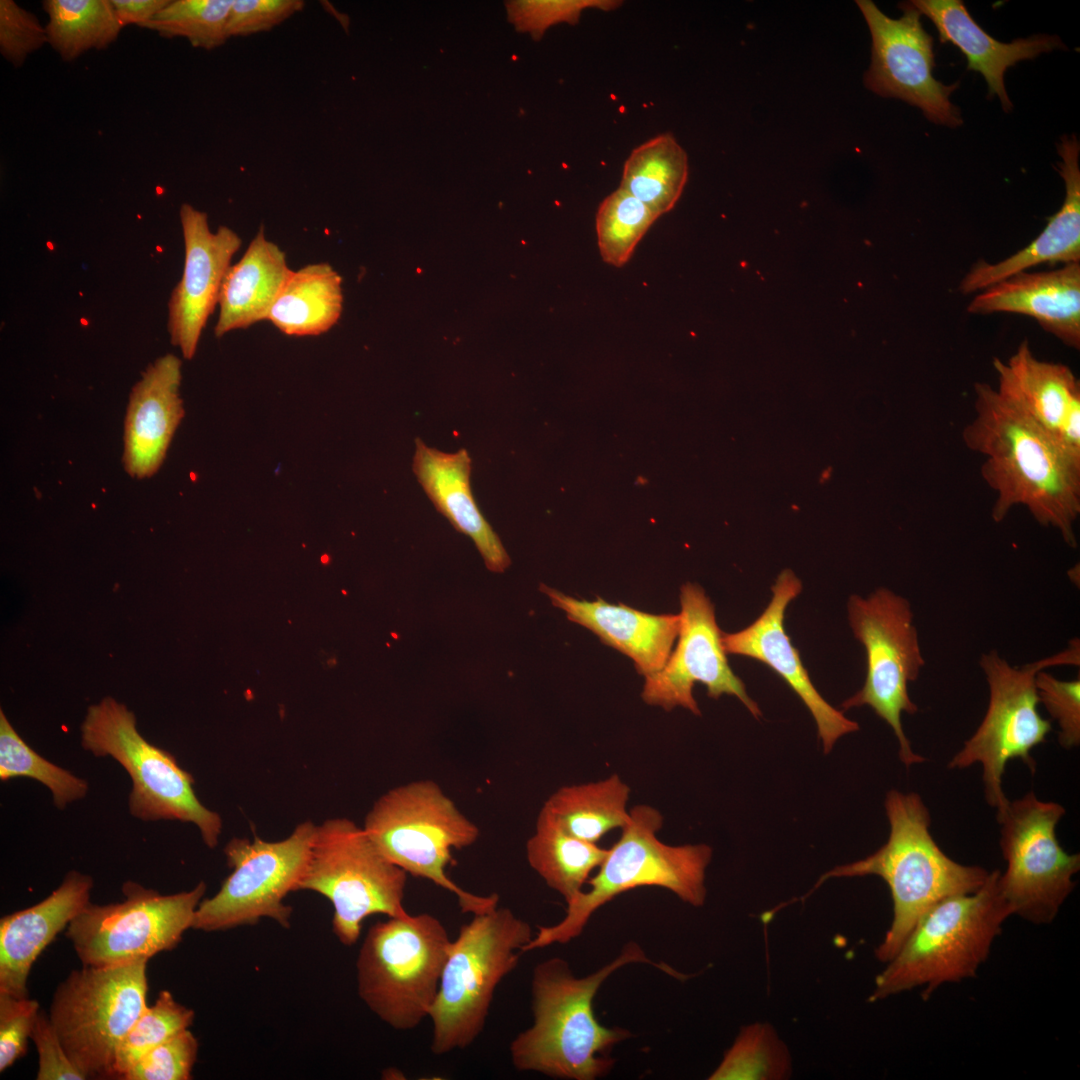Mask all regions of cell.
Listing matches in <instances>:
<instances>
[{
  "label": "cell",
  "mask_w": 1080,
  "mask_h": 1080,
  "mask_svg": "<svg viewBox=\"0 0 1080 1080\" xmlns=\"http://www.w3.org/2000/svg\"><path fill=\"white\" fill-rule=\"evenodd\" d=\"M617 0H517L506 3L508 19L521 32L539 39L551 25L566 22L575 25L585 9L614 10Z\"/></svg>",
  "instance_id": "40"
},
{
  "label": "cell",
  "mask_w": 1080,
  "mask_h": 1080,
  "mask_svg": "<svg viewBox=\"0 0 1080 1080\" xmlns=\"http://www.w3.org/2000/svg\"><path fill=\"white\" fill-rule=\"evenodd\" d=\"M291 272L285 252L266 238L261 226L225 275L214 328L216 337L266 320Z\"/></svg>",
  "instance_id": "29"
},
{
  "label": "cell",
  "mask_w": 1080,
  "mask_h": 1080,
  "mask_svg": "<svg viewBox=\"0 0 1080 1080\" xmlns=\"http://www.w3.org/2000/svg\"><path fill=\"white\" fill-rule=\"evenodd\" d=\"M81 743L94 756H110L127 771L132 781L129 810L135 818L190 822L209 848L217 845L221 817L202 805L193 790V777L174 756L141 736L125 705L106 697L90 706L81 726Z\"/></svg>",
  "instance_id": "11"
},
{
  "label": "cell",
  "mask_w": 1080,
  "mask_h": 1080,
  "mask_svg": "<svg viewBox=\"0 0 1080 1080\" xmlns=\"http://www.w3.org/2000/svg\"><path fill=\"white\" fill-rule=\"evenodd\" d=\"M170 0H111L123 27L136 24L142 27L158 14Z\"/></svg>",
  "instance_id": "47"
},
{
  "label": "cell",
  "mask_w": 1080,
  "mask_h": 1080,
  "mask_svg": "<svg viewBox=\"0 0 1080 1080\" xmlns=\"http://www.w3.org/2000/svg\"><path fill=\"white\" fill-rule=\"evenodd\" d=\"M680 606L677 645L664 667L645 677L641 693L644 702L666 711L683 707L700 715L692 693L694 684L699 682L706 686L710 698L735 696L755 718L761 717L757 703L728 664L723 631L717 625L714 605L703 588L694 583L683 584Z\"/></svg>",
  "instance_id": "17"
},
{
  "label": "cell",
  "mask_w": 1080,
  "mask_h": 1080,
  "mask_svg": "<svg viewBox=\"0 0 1080 1080\" xmlns=\"http://www.w3.org/2000/svg\"><path fill=\"white\" fill-rule=\"evenodd\" d=\"M979 663L989 686L987 711L948 767L963 769L980 763L986 801L999 814L1009 802L1002 789L1006 764L1020 759L1034 773L1036 763L1031 750L1043 743L1051 731L1050 721L1038 711L1036 674L1055 665H1079V640L1070 641L1058 654L1021 667L1011 666L995 650L983 654Z\"/></svg>",
  "instance_id": "9"
},
{
  "label": "cell",
  "mask_w": 1080,
  "mask_h": 1080,
  "mask_svg": "<svg viewBox=\"0 0 1080 1080\" xmlns=\"http://www.w3.org/2000/svg\"><path fill=\"white\" fill-rule=\"evenodd\" d=\"M146 968L147 961L83 966L57 986L49 1018L87 1079L115 1078L118 1046L147 1006Z\"/></svg>",
  "instance_id": "12"
},
{
  "label": "cell",
  "mask_w": 1080,
  "mask_h": 1080,
  "mask_svg": "<svg viewBox=\"0 0 1080 1080\" xmlns=\"http://www.w3.org/2000/svg\"><path fill=\"white\" fill-rule=\"evenodd\" d=\"M343 310L342 278L328 263L292 270L267 321L288 336H317L330 330Z\"/></svg>",
  "instance_id": "30"
},
{
  "label": "cell",
  "mask_w": 1080,
  "mask_h": 1080,
  "mask_svg": "<svg viewBox=\"0 0 1080 1080\" xmlns=\"http://www.w3.org/2000/svg\"><path fill=\"white\" fill-rule=\"evenodd\" d=\"M363 828L392 863L454 894L462 912L476 915L498 907L497 894H472L446 874L453 862L451 850L472 845L479 829L435 782L415 781L382 795Z\"/></svg>",
  "instance_id": "7"
},
{
  "label": "cell",
  "mask_w": 1080,
  "mask_h": 1080,
  "mask_svg": "<svg viewBox=\"0 0 1080 1080\" xmlns=\"http://www.w3.org/2000/svg\"><path fill=\"white\" fill-rule=\"evenodd\" d=\"M181 360L166 354L149 364L133 386L124 422L123 465L134 478L153 476L162 465L184 416Z\"/></svg>",
  "instance_id": "22"
},
{
  "label": "cell",
  "mask_w": 1080,
  "mask_h": 1080,
  "mask_svg": "<svg viewBox=\"0 0 1080 1080\" xmlns=\"http://www.w3.org/2000/svg\"><path fill=\"white\" fill-rule=\"evenodd\" d=\"M321 561H322L323 564H327L329 562L328 556L327 555L323 556Z\"/></svg>",
  "instance_id": "48"
},
{
  "label": "cell",
  "mask_w": 1080,
  "mask_h": 1080,
  "mask_svg": "<svg viewBox=\"0 0 1080 1080\" xmlns=\"http://www.w3.org/2000/svg\"><path fill=\"white\" fill-rule=\"evenodd\" d=\"M233 3V0H170L141 28L165 38H185L193 47L211 50L229 39L226 26Z\"/></svg>",
  "instance_id": "38"
},
{
  "label": "cell",
  "mask_w": 1080,
  "mask_h": 1080,
  "mask_svg": "<svg viewBox=\"0 0 1080 1080\" xmlns=\"http://www.w3.org/2000/svg\"><path fill=\"white\" fill-rule=\"evenodd\" d=\"M688 177V156L670 133L649 139L626 159L620 187L658 216L680 198Z\"/></svg>",
  "instance_id": "33"
},
{
  "label": "cell",
  "mask_w": 1080,
  "mask_h": 1080,
  "mask_svg": "<svg viewBox=\"0 0 1080 1080\" xmlns=\"http://www.w3.org/2000/svg\"><path fill=\"white\" fill-rule=\"evenodd\" d=\"M909 3L934 23L942 43H952L965 55L968 70L983 75L989 93L998 96L1005 111L1013 107L1004 84L1008 67L1063 46L1059 37L1050 35L999 42L975 22L960 0H913Z\"/></svg>",
  "instance_id": "28"
},
{
  "label": "cell",
  "mask_w": 1080,
  "mask_h": 1080,
  "mask_svg": "<svg viewBox=\"0 0 1080 1080\" xmlns=\"http://www.w3.org/2000/svg\"><path fill=\"white\" fill-rule=\"evenodd\" d=\"M802 588L794 572L784 569L772 585V598L761 615L738 632H723L722 643L727 654L758 660L788 684L812 714L823 751L827 754L840 737L858 731L859 725L832 707L817 691L799 651L785 632L786 609Z\"/></svg>",
  "instance_id": "20"
},
{
  "label": "cell",
  "mask_w": 1080,
  "mask_h": 1080,
  "mask_svg": "<svg viewBox=\"0 0 1080 1080\" xmlns=\"http://www.w3.org/2000/svg\"><path fill=\"white\" fill-rule=\"evenodd\" d=\"M412 468L437 511L458 532L472 539L487 569L504 572L511 560L474 499L470 484L472 460L467 450L446 453L416 438Z\"/></svg>",
  "instance_id": "26"
},
{
  "label": "cell",
  "mask_w": 1080,
  "mask_h": 1080,
  "mask_svg": "<svg viewBox=\"0 0 1080 1080\" xmlns=\"http://www.w3.org/2000/svg\"><path fill=\"white\" fill-rule=\"evenodd\" d=\"M999 875V870L989 872L977 891L945 898L929 909L876 976L869 1001L913 988H922L926 1000L945 983L974 977L1012 915L1000 892Z\"/></svg>",
  "instance_id": "4"
},
{
  "label": "cell",
  "mask_w": 1080,
  "mask_h": 1080,
  "mask_svg": "<svg viewBox=\"0 0 1080 1080\" xmlns=\"http://www.w3.org/2000/svg\"><path fill=\"white\" fill-rule=\"evenodd\" d=\"M39 1011L34 999L0 992V1072L25 1055Z\"/></svg>",
  "instance_id": "44"
},
{
  "label": "cell",
  "mask_w": 1080,
  "mask_h": 1080,
  "mask_svg": "<svg viewBox=\"0 0 1080 1080\" xmlns=\"http://www.w3.org/2000/svg\"><path fill=\"white\" fill-rule=\"evenodd\" d=\"M179 216L185 258L181 279L168 302V332L183 357L192 359L242 240L227 226L211 231L207 213L191 204H182Z\"/></svg>",
  "instance_id": "19"
},
{
  "label": "cell",
  "mask_w": 1080,
  "mask_h": 1080,
  "mask_svg": "<svg viewBox=\"0 0 1080 1080\" xmlns=\"http://www.w3.org/2000/svg\"><path fill=\"white\" fill-rule=\"evenodd\" d=\"M658 217L621 187L605 197L596 213L598 248L603 261L615 267L623 266Z\"/></svg>",
  "instance_id": "37"
},
{
  "label": "cell",
  "mask_w": 1080,
  "mask_h": 1080,
  "mask_svg": "<svg viewBox=\"0 0 1080 1080\" xmlns=\"http://www.w3.org/2000/svg\"><path fill=\"white\" fill-rule=\"evenodd\" d=\"M305 6L302 0H236L227 20L228 37L271 30Z\"/></svg>",
  "instance_id": "45"
},
{
  "label": "cell",
  "mask_w": 1080,
  "mask_h": 1080,
  "mask_svg": "<svg viewBox=\"0 0 1080 1080\" xmlns=\"http://www.w3.org/2000/svg\"><path fill=\"white\" fill-rule=\"evenodd\" d=\"M648 963L677 979H687L667 964H655L634 942L598 971L577 978L569 964L553 957L536 965L532 977L533 1024L510 1044L513 1066L546 1076L594 1080L606 1075L614 1060L600 1054L629 1038L623 1028L601 1025L593 1011V999L605 979L630 963Z\"/></svg>",
  "instance_id": "2"
},
{
  "label": "cell",
  "mask_w": 1080,
  "mask_h": 1080,
  "mask_svg": "<svg viewBox=\"0 0 1080 1080\" xmlns=\"http://www.w3.org/2000/svg\"><path fill=\"white\" fill-rule=\"evenodd\" d=\"M884 805L890 824L887 842L864 859L829 870L815 887L830 878L867 875L887 883L893 919L875 949V957L887 963L929 909L945 898L977 891L989 872L962 865L941 850L929 831V810L917 793L891 790Z\"/></svg>",
  "instance_id": "3"
},
{
  "label": "cell",
  "mask_w": 1080,
  "mask_h": 1080,
  "mask_svg": "<svg viewBox=\"0 0 1080 1080\" xmlns=\"http://www.w3.org/2000/svg\"><path fill=\"white\" fill-rule=\"evenodd\" d=\"M974 391L975 416L962 439L984 457L981 476L997 495L993 520L1001 522L1012 508L1024 506L1039 524L1055 528L1075 548L1080 462L990 384L977 382Z\"/></svg>",
  "instance_id": "1"
},
{
  "label": "cell",
  "mask_w": 1080,
  "mask_h": 1080,
  "mask_svg": "<svg viewBox=\"0 0 1080 1080\" xmlns=\"http://www.w3.org/2000/svg\"><path fill=\"white\" fill-rule=\"evenodd\" d=\"M533 938L526 921L494 908L462 925L452 941L431 1008V1051L443 1055L470 1046L485 1027L497 985L518 965Z\"/></svg>",
  "instance_id": "6"
},
{
  "label": "cell",
  "mask_w": 1080,
  "mask_h": 1080,
  "mask_svg": "<svg viewBox=\"0 0 1080 1080\" xmlns=\"http://www.w3.org/2000/svg\"><path fill=\"white\" fill-rule=\"evenodd\" d=\"M787 1046L767 1023L741 1029L710 1080L785 1079L791 1073Z\"/></svg>",
  "instance_id": "35"
},
{
  "label": "cell",
  "mask_w": 1080,
  "mask_h": 1080,
  "mask_svg": "<svg viewBox=\"0 0 1080 1080\" xmlns=\"http://www.w3.org/2000/svg\"><path fill=\"white\" fill-rule=\"evenodd\" d=\"M629 793V786L613 774L601 781L561 787L543 809L572 836L597 844L605 834L627 824Z\"/></svg>",
  "instance_id": "32"
},
{
  "label": "cell",
  "mask_w": 1080,
  "mask_h": 1080,
  "mask_svg": "<svg viewBox=\"0 0 1080 1080\" xmlns=\"http://www.w3.org/2000/svg\"><path fill=\"white\" fill-rule=\"evenodd\" d=\"M194 1016V1011L177 1002L169 991H160L153 1005L145 1007L120 1042L114 1063L115 1078L121 1079L144 1054L188 1029Z\"/></svg>",
  "instance_id": "39"
},
{
  "label": "cell",
  "mask_w": 1080,
  "mask_h": 1080,
  "mask_svg": "<svg viewBox=\"0 0 1080 1080\" xmlns=\"http://www.w3.org/2000/svg\"><path fill=\"white\" fill-rule=\"evenodd\" d=\"M30 1039L38 1052L37 1080L87 1079L66 1053L49 1014L38 1012Z\"/></svg>",
  "instance_id": "46"
},
{
  "label": "cell",
  "mask_w": 1080,
  "mask_h": 1080,
  "mask_svg": "<svg viewBox=\"0 0 1080 1080\" xmlns=\"http://www.w3.org/2000/svg\"><path fill=\"white\" fill-rule=\"evenodd\" d=\"M998 393L1080 462V384L1063 364L1037 359L1024 340L1003 362L993 359Z\"/></svg>",
  "instance_id": "21"
},
{
  "label": "cell",
  "mask_w": 1080,
  "mask_h": 1080,
  "mask_svg": "<svg viewBox=\"0 0 1080 1080\" xmlns=\"http://www.w3.org/2000/svg\"><path fill=\"white\" fill-rule=\"evenodd\" d=\"M331 663H333V665H335V663H336V662H335V660H334V659H333V660L331 659V660H329V661H328V664H329L330 666H332V664H331Z\"/></svg>",
  "instance_id": "49"
},
{
  "label": "cell",
  "mask_w": 1080,
  "mask_h": 1080,
  "mask_svg": "<svg viewBox=\"0 0 1080 1080\" xmlns=\"http://www.w3.org/2000/svg\"><path fill=\"white\" fill-rule=\"evenodd\" d=\"M540 591L563 610L567 618L596 634L608 646L625 654L644 677L660 671L678 636L679 614H650L602 598L580 600L545 584Z\"/></svg>",
  "instance_id": "25"
},
{
  "label": "cell",
  "mask_w": 1080,
  "mask_h": 1080,
  "mask_svg": "<svg viewBox=\"0 0 1080 1080\" xmlns=\"http://www.w3.org/2000/svg\"><path fill=\"white\" fill-rule=\"evenodd\" d=\"M198 1040L185 1029L137 1060L124 1080H188L198 1055Z\"/></svg>",
  "instance_id": "41"
},
{
  "label": "cell",
  "mask_w": 1080,
  "mask_h": 1080,
  "mask_svg": "<svg viewBox=\"0 0 1080 1080\" xmlns=\"http://www.w3.org/2000/svg\"><path fill=\"white\" fill-rule=\"evenodd\" d=\"M1079 151V141L1075 136H1064L1058 145V153L1062 157L1058 167L1065 183V199L1060 210L1049 218L1044 230L1026 247L1000 262L981 260L975 263L960 282L961 293L967 295L982 291L1041 264L1080 262Z\"/></svg>",
  "instance_id": "27"
},
{
  "label": "cell",
  "mask_w": 1080,
  "mask_h": 1080,
  "mask_svg": "<svg viewBox=\"0 0 1080 1080\" xmlns=\"http://www.w3.org/2000/svg\"><path fill=\"white\" fill-rule=\"evenodd\" d=\"M17 777L31 778L46 786L60 810L84 798L88 791L86 780L46 760L26 744L1 710L0 779Z\"/></svg>",
  "instance_id": "36"
},
{
  "label": "cell",
  "mask_w": 1080,
  "mask_h": 1080,
  "mask_svg": "<svg viewBox=\"0 0 1080 1080\" xmlns=\"http://www.w3.org/2000/svg\"><path fill=\"white\" fill-rule=\"evenodd\" d=\"M451 944L445 926L428 913L376 922L356 961L359 997L393 1029H415L429 1017Z\"/></svg>",
  "instance_id": "8"
},
{
  "label": "cell",
  "mask_w": 1080,
  "mask_h": 1080,
  "mask_svg": "<svg viewBox=\"0 0 1080 1080\" xmlns=\"http://www.w3.org/2000/svg\"><path fill=\"white\" fill-rule=\"evenodd\" d=\"M608 849L566 832L543 808L533 836L526 844L529 865L566 903L582 891L591 872L598 868Z\"/></svg>",
  "instance_id": "31"
},
{
  "label": "cell",
  "mask_w": 1080,
  "mask_h": 1080,
  "mask_svg": "<svg viewBox=\"0 0 1080 1080\" xmlns=\"http://www.w3.org/2000/svg\"><path fill=\"white\" fill-rule=\"evenodd\" d=\"M205 882L189 891L162 895L127 881L125 899L106 905L89 903L66 927V937L83 966H118L147 961L174 949L192 928Z\"/></svg>",
  "instance_id": "14"
},
{
  "label": "cell",
  "mask_w": 1080,
  "mask_h": 1080,
  "mask_svg": "<svg viewBox=\"0 0 1080 1080\" xmlns=\"http://www.w3.org/2000/svg\"><path fill=\"white\" fill-rule=\"evenodd\" d=\"M856 4L872 37L866 87L880 96L917 106L936 124L960 125L959 111L949 100L957 84L944 85L934 78L933 38L924 30L919 11L908 2L901 5L903 15L893 19L870 0Z\"/></svg>",
  "instance_id": "18"
},
{
  "label": "cell",
  "mask_w": 1080,
  "mask_h": 1080,
  "mask_svg": "<svg viewBox=\"0 0 1080 1080\" xmlns=\"http://www.w3.org/2000/svg\"><path fill=\"white\" fill-rule=\"evenodd\" d=\"M972 314L1015 313L1033 318L1065 345L1080 348V262L1041 272L1022 271L977 294Z\"/></svg>",
  "instance_id": "24"
},
{
  "label": "cell",
  "mask_w": 1080,
  "mask_h": 1080,
  "mask_svg": "<svg viewBox=\"0 0 1080 1080\" xmlns=\"http://www.w3.org/2000/svg\"><path fill=\"white\" fill-rule=\"evenodd\" d=\"M1035 685L1039 703H1042L1059 726L1058 741L1065 749L1080 744V678L1059 680L1053 675L1039 671Z\"/></svg>",
  "instance_id": "42"
},
{
  "label": "cell",
  "mask_w": 1080,
  "mask_h": 1080,
  "mask_svg": "<svg viewBox=\"0 0 1080 1080\" xmlns=\"http://www.w3.org/2000/svg\"><path fill=\"white\" fill-rule=\"evenodd\" d=\"M48 44L45 26L38 17L14 0L0 1V52L13 67L20 68L28 56Z\"/></svg>",
  "instance_id": "43"
},
{
  "label": "cell",
  "mask_w": 1080,
  "mask_h": 1080,
  "mask_svg": "<svg viewBox=\"0 0 1080 1080\" xmlns=\"http://www.w3.org/2000/svg\"><path fill=\"white\" fill-rule=\"evenodd\" d=\"M1065 812L1062 805L1028 792L996 814L1007 863L998 879L1000 892L1012 915L1036 925L1055 919L1080 870V855L1067 853L1056 837V825Z\"/></svg>",
  "instance_id": "16"
},
{
  "label": "cell",
  "mask_w": 1080,
  "mask_h": 1080,
  "mask_svg": "<svg viewBox=\"0 0 1080 1080\" xmlns=\"http://www.w3.org/2000/svg\"><path fill=\"white\" fill-rule=\"evenodd\" d=\"M406 881L407 873L380 852L364 828L333 818L316 827L298 890L317 892L332 903L333 933L351 946L369 916L409 914L403 906Z\"/></svg>",
  "instance_id": "10"
},
{
  "label": "cell",
  "mask_w": 1080,
  "mask_h": 1080,
  "mask_svg": "<svg viewBox=\"0 0 1080 1080\" xmlns=\"http://www.w3.org/2000/svg\"><path fill=\"white\" fill-rule=\"evenodd\" d=\"M316 825L306 821L286 839L268 842L233 838L224 848L227 864L233 869L220 890L198 905L192 928L204 932L256 925L269 918L283 928L290 927L293 912L283 900L298 891L306 870Z\"/></svg>",
  "instance_id": "15"
},
{
  "label": "cell",
  "mask_w": 1080,
  "mask_h": 1080,
  "mask_svg": "<svg viewBox=\"0 0 1080 1080\" xmlns=\"http://www.w3.org/2000/svg\"><path fill=\"white\" fill-rule=\"evenodd\" d=\"M662 825L663 817L657 809L635 806L619 840L608 849L597 874L588 880L590 889L567 903L566 915L559 923L539 926L522 951L569 942L581 934L598 908L637 887H662L687 904L702 906L712 849L706 844H665L657 837Z\"/></svg>",
  "instance_id": "5"
},
{
  "label": "cell",
  "mask_w": 1080,
  "mask_h": 1080,
  "mask_svg": "<svg viewBox=\"0 0 1080 1080\" xmlns=\"http://www.w3.org/2000/svg\"><path fill=\"white\" fill-rule=\"evenodd\" d=\"M92 887L91 876L72 870L45 899L0 919V992L29 997L33 963L90 903Z\"/></svg>",
  "instance_id": "23"
},
{
  "label": "cell",
  "mask_w": 1080,
  "mask_h": 1080,
  "mask_svg": "<svg viewBox=\"0 0 1080 1080\" xmlns=\"http://www.w3.org/2000/svg\"><path fill=\"white\" fill-rule=\"evenodd\" d=\"M48 44L65 62L106 49L124 28L111 0H44Z\"/></svg>",
  "instance_id": "34"
},
{
  "label": "cell",
  "mask_w": 1080,
  "mask_h": 1080,
  "mask_svg": "<svg viewBox=\"0 0 1080 1080\" xmlns=\"http://www.w3.org/2000/svg\"><path fill=\"white\" fill-rule=\"evenodd\" d=\"M913 616L910 602L887 588L866 598H849V625L866 652V677L862 688L841 705L869 706L883 719L898 740L899 758L906 767L925 761L912 750L901 721L903 712L918 711L908 685L925 665Z\"/></svg>",
  "instance_id": "13"
}]
</instances>
